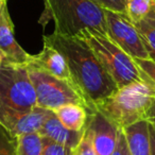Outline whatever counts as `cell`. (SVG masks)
<instances>
[{"label": "cell", "mask_w": 155, "mask_h": 155, "mask_svg": "<svg viewBox=\"0 0 155 155\" xmlns=\"http://www.w3.org/2000/svg\"><path fill=\"white\" fill-rule=\"evenodd\" d=\"M150 134V155H155V123L149 122Z\"/></svg>", "instance_id": "cell-24"}, {"label": "cell", "mask_w": 155, "mask_h": 155, "mask_svg": "<svg viewBox=\"0 0 155 155\" xmlns=\"http://www.w3.org/2000/svg\"><path fill=\"white\" fill-rule=\"evenodd\" d=\"M44 41L50 44L64 56L72 82L83 94L91 113L98 103L117 91V85L84 38L53 32L44 36Z\"/></svg>", "instance_id": "cell-1"}, {"label": "cell", "mask_w": 155, "mask_h": 155, "mask_svg": "<svg viewBox=\"0 0 155 155\" xmlns=\"http://www.w3.org/2000/svg\"><path fill=\"white\" fill-rule=\"evenodd\" d=\"M123 155H131V154H130L129 148H127V140H125V144H124V148H123Z\"/></svg>", "instance_id": "cell-27"}, {"label": "cell", "mask_w": 155, "mask_h": 155, "mask_svg": "<svg viewBox=\"0 0 155 155\" xmlns=\"http://www.w3.org/2000/svg\"><path fill=\"white\" fill-rule=\"evenodd\" d=\"M94 1L101 8H103L104 10L125 13L127 0H94Z\"/></svg>", "instance_id": "cell-22"}, {"label": "cell", "mask_w": 155, "mask_h": 155, "mask_svg": "<svg viewBox=\"0 0 155 155\" xmlns=\"http://www.w3.org/2000/svg\"><path fill=\"white\" fill-rule=\"evenodd\" d=\"M143 77L153 85L155 89V61L152 58H135Z\"/></svg>", "instance_id": "cell-20"}, {"label": "cell", "mask_w": 155, "mask_h": 155, "mask_svg": "<svg viewBox=\"0 0 155 155\" xmlns=\"http://www.w3.org/2000/svg\"><path fill=\"white\" fill-rule=\"evenodd\" d=\"M16 142L17 137L13 136L0 124V155H17Z\"/></svg>", "instance_id": "cell-18"}, {"label": "cell", "mask_w": 155, "mask_h": 155, "mask_svg": "<svg viewBox=\"0 0 155 155\" xmlns=\"http://www.w3.org/2000/svg\"><path fill=\"white\" fill-rule=\"evenodd\" d=\"M131 155H150L149 122L139 121L123 129Z\"/></svg>", "instance_id": "cell-13"}, {"label": "cell", "mask_w": 155, "mask_h": 155, "mask_svg": "<svg viewBox=\"0 0 155 155\" xmlns=\"http://www.w3.org/2000/svg\"><path fill=\"white\" fill-rule=\"evenodd\" d=\"M118 129H125L139 121H155V89L143 77L120 88L95 106Z\"/></svg>", "instance_id": "cell-3"}, {"label": "cell", "mask_w": 155, "mask_h": 155, "mask_svg": "<svg viewBox=\"0 0 155 155\" xmlns=\"http://www.w3.org/2000/svg\"><path fill=\"white\" fill-rule=\"evenodd\" d=\"M107 35L133 58H150L135 24L125 13L105 10Z\"/></svg>", "instance_id": "cell-7"}, {"label": "cell", "mask_w": 155, "mask_h": 155, "mask_svg": "<svg viewBox=\"0 0 155 155\" xmlns=\"http://www.w3.org/2000/svg\"><path fill=\"white\" fill-rule=\"evenodd\" d=\"M85 130L84 131H71V130L67 129L58 120L55 113L51 110L44 122L39 133L44 137H47L58 143L74 150L82 139Z\"/></svg>", "instance_id": "cell-12"}, {"label": "cell", "mask_w": 155, "mask_h": 155, "mask_svg": "<svg viewBox=\"0 0 155 155\" xmlns=\"http://www.w3.org/2000/svg\"><path fill=\"white\" fill-rule=\"evenodd\" d=\"M0 103L22 112L37 106L27 64L7 60L0 66Z\"/></svg>", "instance_id": "cell-6"}, {"label": "cell", "mask_w": 155, "mask_h": 155, "mask_svg": "<svg viewBox=\"0 0 155 155\" xmlns=\"http://www.w3.org/2000/svg\"><path fill=\"white\" fill-rule=\"evenodd\" d=\"M45 12L39 22H54V33L82 37L87 33L107 35L105 10L94 0H44Z\"/></svg>", "instance_id": "cell-2"}, {"label": "cell", "mask_w": 155, "mask_h": 155, "mask_svg": "<svg viewBox=\"0 0 155 155\" xmlns=\"http://www.w3.org/2000/svg\"><path fill=\"white\" fill-rule=\"evenodd\" d=\"M17 155H44L43 136L39 132L24 134L17 137L16 142Z\"/></svg>", "instance_id": "cell-16"}, {"label": "cell", "mask_w": 155, "mask_h": 155, "mask_svg": "<svg viewBox=\"0 0 155 155\" xmlns=\"http://www.w3.org/2000/svg\"><path fill=\"white\" fill-rule=\"evenodd\" d=\"M27 65H31L56 78L72 82L70 71L64 56L46 41H44L43 50L36 55H31L30 61Z\"/></svg>", "instance_id": "cell-10"}, {"label": "cell", "mask_w": 155, "mask_h": 155, "mask_svg": "<svg viewBox=\"0 0 155 155\" xmlns=\"http://www.w3.org/2000/svg\"><path fill=\"white\" fill-rule=\"evenodd\" d=\"M58 120L71 131H84L88 121V112L79 104H66L53 110Z\"/></svg>", "instance_id": "cell-14"}, {"label": "cell", "mask_w": 155, "mask_h": 155, "mask_svg": "<svg viewBox=\"0 0 155 155\" xmlns=\"http://www.w3.org/2000/svg\"><path fill=\"white\" fill-rule=\"evenodd\" d=\"M0 50L7 55L8 60L19 64H28L31 54L27 53L14 36V26L7 5L0 17Z\"/></svg>", "instance_id": "cell-11"}, {"label": "cell", "mask_w": 155, "mask_h": 155, "mask_svg": "<svg viewBox=\"0 0 155 155\" xmlns=\"http://www.w3.org/2000/svg\"><path fill=\"white\" fill-rule=\"evenodd\" d=\"M153 61H155V60H153Z\"/></svg>", "instance_id": "cell-29"}, {"label": "cell", "mask_w": 155, "mask_h": 155, "mask_svg": "<svg viewBox=\"0 0 155 155\" xmlns=\"http://www.w3.org/2000/svg\"><path fill=\"white\" fill-rule=\"evenodd\" d=\"M51 110L36 106L28 112L11 108L0 103V124L13 136L39 132Z\"/></svg>", "instance_id": "cell-8"}, {"label": "cell", "mask_w": 155, "mask_h": 155, "mask_svg": "<svg viewBox=\"0 0 155 155\" xmlns=\"http://www.w3.org/2000/svg\"><path fill=\"white\" fill-rule=\"evenodd\" d=\"M8 60V58H7V55H5V53H3L1 50H0V66L3 64V63L5 62V61Z\"/></svg>", "instance_id": "cell-25"}, {"label": "cell", "mask_w": 155, "mask_h": 155, "mask_svg": "<svg viewBox=\"0 0 155 155\" xmlns=\"http://www.w3.org/2000/svg\"><path fill=\"white\" fill-rule=\"evenodd\" d=\"M82 38L93 49L99 62L118 88L143 80V74L135 58L123 51L108 36L87 33L83 35Z\"/></svg>", "instance_id": "cell-4"}, {"label": "cell", "mask_w": 155, "mask_h": 155, "mask_svg": "<svg viewBox=\"0 0 155 155\" xmlns=\"http://www.w3.org/2000/svg\"><path fill=\"white\" fill-rule=\"evenodd\" d=\"M125 144V135L122 129H119L118 131V141H117V147L112 155H123V148Z\"/></svg>", "instance_id": "cell-23"}, {"label": "cell", "mask_w": 155, "mask_h": 155, "mask_svg": "<svg viewBox=\"0 0 155 155\" xmlns=\"http://www.w3.org/2000/svg\"><path fill=\"white\" fill-rule=\"evenodd\" d=\"M135 26L150 54V58L155 60V2L150 13L136 22Z\"/></svg>", "instance_id": "cell-15"}, {"label": "cell", "mask_w": 155, "mask_h": 155, "mask_svg": "<svg viewBox=\"0 0 155 155\" xmlns=\"http://www.w3.org/2000/svg\"><path fill=\"white\" fill-rule=\"evenodd\" d=\"M27 67L36 94L37 106L55 110L66 104H79L84 106L88 114L91 113L86 99L73 82L56 78L31 65Z\"/></svg>", "instance_id": "cell-5"}, {"label": "cell", "mask_w": 155, "mask_h": 155, "mask_svg": "<svg viewBox=\"0 0 155 155\" xmlns=\"http://www.w3.org/2000/svg\"><path fill=\"white\" fill-rule=\"evenodd\" d=\"M151 123H152V122H151ZM153 123H155V121H154V122H153Z\"/></svg>", "instance_id": "cell-28"}, {"label": "cell", "mask_w": 155, "mask_h": 155, "mask_svg": "<svg viewBox=\"0 0 155 155\" xmlns=\"http://www.w3.org/2000/svg\"><path fill=\"white\" fill-rule=\"evenodd\" d=\"M86 127L97 155H112L118 141V127L98 110L89 113Z\"/></svg>", "instance_id": "cell-9"}, {"label": "cell", "mask_w": 155, "mask_h": 155, "mask_svg": "<svg viewBox=\"0 0 155 155\" xmlns=\"http://www.w3.org/2000/svg\"><path fill=\"white\" fill-rule=\"evenodd\" d=\"M73 155H97L95 148H94L93 141H91V133L87 130V127L81 141L79 142L77 148L73 150Z\"/></svg>", "instance_id": "cell-21"}, {"label": "cell", "mask_w": 155, "mask_h": 155, "mask_svg": "<svg viewBox=\"0 0 155 155\" xmlns=\"http://www.w3.org/2000/svg\"><path fill=\"white\" fill-rule=\"evenodd\" d=\"M154 2L155 0H127L125 14L136 24L150 13Z\"/></svg>", "instance_id": "cell-17"}, {"label": "cell", "mask_w": 155, "mask_h": 155, "mask_svg": "<svg viewBox=\"0 0 155 155\" xmlns=\"http://www.w3.org/2000/svg\"><path fill=\"white\" fill-rule=\"evenodd\" d=\"M44 155H73V150L43 136Z\"/></svg>", "instance_id": "cell-19"}, {"label": "cell", "mask_w": 155, "mask_h": 155, "mask_svg": "<svg viewBox=\"0 0 155 155\" xmlns=\"http://www.w3.org/2000/svg\"><path fill=\"white\" fill-rule=\"evenodd\" d=\"M5 5H7V1H5V0H0V17H1V14H2L3 8H5Z\"/></svg>", "instance_id": "cell-26"}]
</instances>
